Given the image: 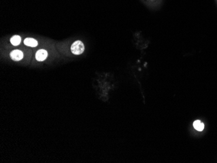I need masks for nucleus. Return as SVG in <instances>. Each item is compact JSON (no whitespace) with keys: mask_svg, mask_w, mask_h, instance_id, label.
<instances>
[{"mask_svg":"<svg viewBox=\"0 0 217 163\" xmlns=\"http://www.w3.org/2000/svg\"><path fill=\"white\" fill-rule=\"evenodd\" d=\"M48 57V52L45 50H40L36 54V59L38 61H43Z\"/></svg>","mask_w":217,"mask_h":163,"instance_id":"7ed1b4c3","label":"nucleus"},{"mask_svg":"<svg viewBox=\"0 0 217 163\" xmlns=\"http://www.w3.org/2000/svg\"><path fill=\"white\" fill-rule=\"evenodd\" d=\"M10 56H11V58L13 60L19 61L23 59L24 54H23V53H22V51H21L20 50H13L12 51H11Z\"/></svg>","mask_w":217,"mask_h":163,"instance_id":"f03ea898","label":"nucleus"},{"mask_svg":"<svg viewBox=\"0 0 217 163\" xmlns=\"http://www.w3.org/2000/svg\"><path fill=\"white\" fill-rule=\"evenodd\" d=\"M11 42L13 46H18L21 42V37L18 35H15L11 38Z\"/></svg>","mask_w":217,"mask_h":163,"instance_id":"423d86ee","label":"nucleus"},{"mask_svg":"<svg viewBox=\"0 0 217 163\" xmlns=\"http://www.w3.org/2000/svg\"><path fill=\"white\" fill-rule=\"evenodd\" d=\"M85 50V46L81 41H76L71 46V51L74 55H81Z\"/></svg>","mask_w":217,"mask_h":163,"instance_id":"f257e3e1","label":"nucleus"},{"mask_svg":"<svg viewBox=\"0 0 217 163\" xmlns=\"http://www.w3.org/2000/svg\"><path fill=\"white\" fill-rule=\"evenodd\" d=\"M24 44L30 47H36L38 45V42L32 38H27L24 40Z\"/></svg>","mask_w":217,"mask_h":163,"instance_id":"20e7f679","label":"nucleus"},{"mask_svg":"<svg viewBox=\"0 0 217 163\" xmlns=\"http://www.w3.org/2000/svg\"><path fill=\"white\" fill-rule=\"evenodd\" d=\"M193 126L194 127V129L199 131H202L203 130V129H204V124H203L200 120L194 121L193 123Z\"/></svg>","mask_w":217,"mask_h":163,"instance_id":"39448f33","label":"nucleus"}]
</instances>
